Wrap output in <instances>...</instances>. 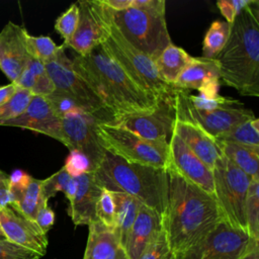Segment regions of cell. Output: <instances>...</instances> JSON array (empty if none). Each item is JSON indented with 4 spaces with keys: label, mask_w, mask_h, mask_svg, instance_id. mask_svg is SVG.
Instances as JSON below:
<instances>
[{
    "label": "cell",
    "mask_w": 259,
    "mask_h": 259,
    "mask_svg": "<svg viewBox=\"0 0 259 259\" xmlns=\"http://www.w3.org/2000/svg\"><path fill=\"white\" fill-rule=\"evenodd\" d=\"M167 206L161 218L162 229L175 257L210 232L223 220L213 195L167 168Z\"/></svg>",
    "instance_id": "6da1fadb"
},
{
    "label": "cell",
    "mask_w": 259,
    "mask_h": 259,
    "mask_svg": "<svg viewBox=\"0 0 259 259\" xmlns=\"http://www.w3.org/2000/svg\"><path fill=\"white\" fill-rule=\"evenodd\" d=\"M72 63L74 70L104 104L111 122L120 115L156 107L159 99L139 86L100 47L86 56L77 55Z\"/></svg>",
    "instance_id": "7a4b0ae2"
},
{
    "label": "cell",
    "mask_w": 259,
    "mask_h": 259,
    "mask_svg": "<svg viewBox=\"0 0 259 259\" xmlns=\"http://www.w3.org/2000/svg\"><path fill=\"white\" fill-rule=\"evenodd\" d=\"M220 79L243 96H259V1L240 11L229 39L217 56Z\"/></svg>",
    "instance_id": "3957f363"
},
{
    "label": "cell",
    "mask_w": 259,
    "mask_h": 259,
    "mask_svg": "<svg viewBox=\"0 0 259 259\" xmlns=\"http://www.w3.org/2000/svg\"><path fill=\"white\" fill-rule=\"evenodd\" d=\"M92 172L102 189L128 194L163 217L168 196L167 169L130 163L107 152Z\"/></svg>",
    "instance_id": "277c9868"
},
{
    "label": "cell",
    "mask_w": 259,
    "mask_h": 259,
    "mask_svg": "<svg viewBox=\"0 0 259 259\" xmlns=\"http://www.w3.org/2000/svg\"><path fill=\"white\" fill-rule=\"evenodd\" d=\"M100 49L116 62L139 86L155 98L175 96L177 90L161 77L155 61L131 45L112 20L109 35Z\"/></svg>",
    "instance_id": "5b68a950"
},
{
    "label": "cell",
    "mask_w": 259,
    "mask_h": 259,
    "mask_svg": "<svg viewBox=\"0 0 259 259\" xmlns=\"http://www.w3.org/2000/svg\"><path fill=\"white\" fill-rule=\"evenodd\" d=\"M112 21L131 45L153 61L172 44L165 11L130 7L112 11Z\"/></svg>",
    "instance_id": "8992f818"
},
{
    "label": "cell",
    "mask_w": 259,
    "mask_h": 259,
    "mask_svg": "<svg viewBox=\"0 0 259 259\" xmlns=\"http://www.w3.org/2000/svg\"><path fill=\"white\" fill-rule=\"evenodd\" d=\"M97 135L108 153L130 163L168 168V143L146 140L132 131L108 122H98Z\"/></svg>",
    "instance_id": "52a82bcc"
},
{
    "label": "cell",
    "mask_w": 259,
    "mask_h": 259,
    "mask_svg": "<svg viewBox=\"0 0 259 259\" xmlns=\"http://www.w3.org/2000/svg\"><path fill=\"white\" fill-rule=\"evenodd\" d=\"M213 196L224 221L247 232L245 203L251 178L222 155L212 169Z\"/></svg>",
    "instance_id": "ba28073f"
},
{
    "label": "cell",
    "mask_w": 259,
    "mask_h": 259,
    "mask_svg": "<svg viewBox=\"0 0 259 259\" xmlns=\"http://www.w3.org/2000/svg\"><path fill=\"white\" fill-rule=\"evenodd\" d=\"M44 65L56 90L71 95L86 113L96 116L102 122H111V117L102 101L74 70L72 60L67 57L63 45L59 46L57 54Z\"/></svg>",
    "instance_id": "9c48e42d"
},
{
    "label": "cell",
    "mask_w": 259,
    "mask_h": 259,
    "mask_svg": "<svg viewBox=\"0 0 259 259\" xmlns=\"http://www.w3.org/2000/svg\"><path fill=\"white\" fill-rule=\"evenodd\" d=\"M258 242L247 232L222 220L199 241L175 259H240Z\"/></svg>",
    "instance_id": "30bf717a"
},
{
    "label": "cell",
    "mask_w": 259,
    "mask_h": 259,
    "mask_svg": "<svg viewBox=\"0 0 259 259\" xmlns=\"http://www.w3.org/2000/svg\"><path fill=\"white\" fill-rule=\"evenodd\" d=\"M77 29L66 48L86 56L99 48L108 37L112 11L102 0L79 1Z\"/></svg>",
    "instance_id": "8fae6325"
},
{
    "label": "cell",
    "mask_w": 259,
    "mask_h": 259,
    "mask_svg": "<svg viewBox=\"0 0 259 259\" xmlns=\"http://www.w3.org/2000/svg\"><path fill=\"white\" fill-rule=\"evenodd\" d=\"M176 119L196 124L213 139L229 132L234 126L253 119V111L242 106L222 108L215 110H201L193 107L186 99L185 91L175 93Z\"/></svg>",
    "instance_id": "7c38bea8"
},
{
    "label": "cell",
    "mask_w": 259,
    "mask_h": 259,
    "mask_svg": "<svg viewBox=\"0 0 259 259\" xmlns=\"http://www.w3.org/2000/svg\"><path fill=\"white\" fill-rule=\"evenodd\" d=\"M174 97L160 98L154 109L123 114L115 117L111 123L123 126L146 140L168 143L176 120Z\"/></svg>",
    "instance_id": "4fadbf2b"
},
{
    "label": "cell",
    "mask_w": 259,
    "mask_h": 259,
    "mask_svg": "<svg viewBox=\"0 0 259 259\" xmlns=\"http://www.w3.org/2000/svg\"><path fill=\"white\" fill-rule=\"evenodd\" d=\"M98 122L102 121L86 112H75L61 118L64 145L70 151L77 150L84 154L91 163L92 171L107 153L96 132Z\"/></svg>",
    "instance_id": "5bb4252c"
},
{
    "label": "cell",
    "mask_w": 259,
    "mask_h": 259,
    "mask_svg": "<svg viewBox=\"0 0 259 259\" xmlns=\"http://www.w3.org/2000/svg\"><path fill=\"white\" fill-rule=\"evenodd\" d=\"M168 168L175 171L186 181L213 195L212 171L174 133L168 143Z\"/></svg>",
    "instance_id": "9a60e30c"
},
{
    "label": "cell",
    "mask_w": 259,
    "mask_h": 259,
    "mask_svg": "<svg viewBox=\"0 0 259 259\" xmlns=\"http://www.w3.org/2000/svg\"><path fill=\"white\" fill-rule=\"evenodd\" d=\"M0 230L4 238L29 249L41 257L47 252L48 238L35 224L10 205L0 208Z\"/></svg>",
    "instance_id": "2e32d148"
},
{
    "label": "cell",
    "mask_w": 259,
    "mask_h": 259,
    "mask_svg": "<svg viewBox=\"0 0 259 259\" xmlns=\"http://www.w3.org/2000/svg\"><path fill=\"white\" fill-rule=\"evenodd\" d=\"M27 30L9 21L0 31V69L14 83L24 68L30 56L26 49Z\"/></svg>",
    "instance_id": "e0dca14e"
},
{
    "label": "cell",
    "mask_w": 259,
    "mask_h": 259,
    "mask_svg": "<svg viewBox=\"0 0 259 259\" xmlns=\"http://www.w3.org/2000/svg\"><path fill=\"white\" fill-rule=\"evenodd\" d=\"M220 65L217 59L193 57L189 65L179 75L173 87L182 91L197 90L200 96L213 98L220 95Z\"/></svg>",
    "instance_id": "ac0fdd59"
},
{
    "label": "cell",
    "mask_w": 259,
    "mask_h": 259,
    "mask_svg": "<svg viewBox=\"0 0 259 259\" xmlns=\"http://www.w3.org/2000/svg\"><path fill=\"white\" fill-rule=\"evenodd\" d=\"M3 125L44 134L64 144L61 118L53 111L48 100L42 96L33 95L26 109L19 116L5 122Z\"/></svg>",
    "instance_id": "d6986e66"
},
{
    "label": "cell",
    "mask_w": 259,
    "mask_h": 259,
    "mask_svg": "<svg viewBox=\"0 0 259 259\" xmlns=\"http://www.w3.org/2000/svg\"><path fill=\"white\" fill-rule=\"evenodd\" d=\"M10 179V206L26 219L34 222L39 208L49 201L42 194L41 180L32 178L21 170L15 171Z\"/></svg>",
    "instance_id": "ffe728a7"
},
{
    "label": "cell",
    "mask_w": 259,
    "mask_h": 259,
    "mask_svg": "<svg viewBox=\"0 0 259 259\" xmlns=\"http://www.w3.org/2000/svg\"><path fill=\"white\" fill-rule=\"evenodd\" d=\"M77 183L76 193L70 202L68 213L76 226L87 225L97 221L96 203L102 192V188L94 180L93 172L75 177Z\"/></svg>",
    "instance_id": "44dd1931"
},
{
    "label": "cell",
    "mask_w": 259,
    "mask_h": 259,
    "mask_svg": "<svg viewBox=\"0 0 259 259\" xmlns=\"http://www.w3.org/2000/svg\"><path fill=\"white\" fill-rule=\"evenodd\" d=\"M173 133L176 134L191 152L212 171L215 161L223 155L215 139L196 124L178 119L175 120Z\"/></svg>",
    "instance_id": "7402d4cb"
},
{
    "label": "cell",
    "mask_w": 259,
    "mask_h": 259,
    "mask_svg": "<svg viewBox=\"0 0 259 259\" xmlns=\"http://www.w3.org/2000/svg\"><path fill=\"white\" fill-rule=\"evenodd\" d=\"M160 229H162L160 215L142 204L123 247L127 259H139L146 246Z\"/></svg>",
    "instance_id": "603a6c76"
},
{
    "label": "cell",
    "mask_w": 259,
    "mask_h": 259,
    "mask_svg": "<svg viewBox=\"0 0 259 259\" xmlns=\"http://www.w3.org/2000/svg\"><path fill=\"white\" fill-rule=\"evenodd\" d=\"M88 239L83 259H127L112 229L95 221L88 226Z\"/></svg>",
    "instance_id": "cb8c5ba5"
},
{
    "label": "cell",
    "mask_w": 259,
    "mask_h": 259,
    "mask_svg": "<svg viewBox=\"0 0 259 259\" xmlns=\"http://www.w3.org/2000/svg\"><path fill=\"white\" fill-rule=\"evenodd\" d=\"M192 58L182 48L170 44L155 60L161 77L173 86L182 71L189 65Z\"/></svg>",
    "instance_id": "d4e9b609"
},
{
    "label": "cell",
    "mask_w": 259,
    "mask_h": 259,
    "mask_svg": "<svg viewBox=\"0 0 259 259\" xmlns=\"http://www.w3.org/2000/svg\"><path fill=\"white\" fill-rule=\"evenodd\" d=\"M111 193L115 203V225L113 232L117 236L121 246L124 247L126 237L142 203L128 194L120 192Z\"/></svg>",
    "instance_id": "484cf974"
},
{
    "label": "cell",
    "mask_w": 259,
    "mask_h": 259,
    "mask_svg": "<svg viewBox=\"0 0 259 259\" xmlns=\"http://www.w3.org/2000/svg\"><path fill=\"white\" fill-rule=\"evenodd\" d=\"M222 154L250 178L259 177V149L230 142H219Z\"/></svg>",
    "instance_id": "4316f807"
},
{
    "label": "cell",
    "mask_w": 259,
    "mask_h": 259,
    "mask_svg": "<svg viewBox=\"0 0 259 259\" xmlns=\"http://www.w3.org/2000/svg\"><path fill=\"white\" fill-rule=\"evenodd\" d=\"M219 142H230L259 149V119L257 117L234 126L215 139Z\"/></svg>",
    "instance_id": "83f0119b"
},
{
    "label": "cell",
    "mask_w": 259,
    "mask_h": 259,
    "mask_svg": "<svg viewBox=\"0 0 259 259\" xmlns=\"http://www.w3.org/2000/svg\"><path fill=\"white\" fill-rule=\"evenodd\" d=\"M231 32V24L223 20H214L208 27L202 44L204 58L215 59L226 46Z\"/></svg>",
    "instance_id": "f1b7e54d"
},
{
    "label": "cell",
    "mask_w": 259,
    "mask_h": 259,
    "mask_svg": "<svg viewBox=\"0 0 259 259\" xmlns=\"http://www.w3.org/2000/svg\"><path fill=\"white\" fill-rule=\"evenodd\" d=\"M245 214L248 235L259 241V177L251 178L246 196Z\"/></svg>",
    "instance_id": "f546056e"
},
{
    "label": "cell",
    "mask_w": 259,
    "mask_h": 259,
    "mask_svg": "<svg viewBox=\"0 0 259 259\" xmlns=\"http://www.w3.org/2000/svg\"><path fill=\"white\" fill-rule=\"evenodd\" d=\"M33 94L26 89L18 87L12 97L0 106V125L19 116L28 106Z\"/></svg>",
    "instance_id": "4dcf8cb0"
},
{
    "label": "cell",
    "mask_w": 259,
    "mask_h": 259,
    "mask_svg": "<svg viewBox=\"0 0 259 259\" xmlns=\"http://www.w3.org/2000/svg\"><path fill=\"white\" fill-rule=\"evenodd\" d=\"M25 40L29 56L44 64L50 61L59 50V46H57L50 36H33L27 32Z\"/></svg>",
    "instance_id": "1f68e13d"
},
{
    "label": "cell",
    "mask_w": 259,
    "mask_h": 259,
    "mask_svg": "<svg viewBox=\"0 0 259 259\" xmlns=\"http://www.w3.org/2000/svg\"><path fill=\"white\" fill-rule=\"evenodd\" d=\"M79 18V6L78 3H73L70 7L62 13L55 22V29L63 37V46L66 49L68 44L71 41L78 25Z\"/></svg>",
    "instance_id": "d6a6232c"
},
{
    "label": "cell",
    "mask_w": 259,
    "mask_h": 259,
    "mask_svg": "<svg viewBox=\"0 0 259 259\" xmlns=\"http://www.w3.org/2000/svg\"><path fill=\"white\" fill-rule=\"evenodd\" d=\"M45 98L48 100L53 111L60 118L75 112H85L83 107L76 99L63 91L55 90L52 94L46 96Z\"/></svg>",
    "instance_id": "836d02e7"
},
{
    "label": "cell",
    "mask_w": 259,
    "mask_h": 259,
    "mask_svg": "<svg viewBox=\"0 0 259 259\" xmlns=\"http://www.w3.org/2000/svg\"><path fill=\"white\" fill-rule=\"evenodd\" d=\"M139 259H175L163 229L154 235Z\"/></svg>",
    "instance_id": "e575fe53"
},
{
    "label": "cell",
    "mask_w": 259,
    "mask_h": 259,
    "mask_svg": "<svg viewBox=\"0 0 259 259\" xmlns=\"http://www.w3.org/2000/svg\"><path fill=\"white\" fill-rule=\"evenodd\" d=\"M185 96L187 101L195 108L201 110H215L222 108H229V107H236L244 105L237 99L228 98L224 96H217L213 98H205L200 95H193L185 91Z\"/></svg>",
    "instance_id": "d590c367"
},
{
    "label": "cell",
    "mask_w": 259,
    "mask_h": 259,
    "mask_svg": "<svg viewBox=\"0 0 259 259\" xmlns=\"http://www.w3.org/2000/svg\"><path fill=\"white\" fill-rule=\"evenodd\" d=\"M96 219L108 229H114L115 225V203L112 193L108 190H102L96 203Z\"/></svg>",
    "instance_id": "8d00e7d4"
},
{
    "label": "cell",
    "mask_w": 259,
    "mask_h": 259,
    "mask_svg": "<svg viewBox=\"0 0 259 259\" xmlns=\"http://www.w3.org/2000/svg\"><path fill=\"white\" fill-rule=\"evenodd\" d=\"M71 178L72 177L65 170V168L62 167L58 172L41 180L42 194L45 198L49 200L51 197L55 196L58 191H63L65 193Z\"/></svg>",
    "instance_id": "74e56055"
},
{
    "label": "cell",
    "mask_w": 259,
    "mask_h": 259,
    "mask_svg": "<svg viewBox=\"0 0 259 259\" xmlns=\"http://www.w3.org/2000/svg\"><path fill=\"white\" fill-rule=\"evenodd\" d=\"M72 178L78 177L82 174L92 172V166L89 159L77 150H71L63 166Z\"/></svg>",
    "instance_id": "f35d334b"
},
{
    "label": "cell",
    "mask_w": 259,
    "mask_h": 259,
    "mask_svg": "<svg viewBox=\"0 0 259 259\" xmlns=\"http://www.w3.org/2000/svg\"><path fill=\"white\" fill-rule=\"evenodd\" d=\"M41 256L6 239L0 240V259H39Z\"/></svg>",
    "instance_id": "ab89813d"
},
{
    "label": "cell",
    "mask_w": 259,
    "mask_h": 259,
    "mask_svg": "<svg viewBox=\"0 0 259 259\" xmlns=\"http://www.w3.org/2000/svg\"><path fill=\"white\" fill-rule=\"evenodd\" d=\"M31 72L34 75V84L31 89V93L34 96L46 97L56 90L54 83L46 71V68L37 69Z\"/></svg>",
    "instance_id": "60d3db41"
},
{
    "label": "cell",
    "mask_w": 259,
    "mask_h": 259,
    "mask_svg": "<svg viewBox=\"0 0 259 259\" xmlns=\"http://www.w3.org/2000/svg\"><path fill=\"white\" fill-rule=\"evenodd\" d=\"M251 1L252 0H221L217 2V5L223 16L227 19L226 21L232 24L240 11L248 6Z\"/></svg>",
    "instance_id": "b9f144b4"
},
{
    "label": "cell",
    "mask_w": 259,
    "mask_h": 259,
    "mask_svg": "<svg viewBox=\"0 0 259 259\" xmlns=\"http://www.w3.org/2000/svg\"><path fill=\"white\" fill-rule=\"evenodd\" d=\"M34 222L45 234H47L52 229V227L55 224V212L49 206L48 203L44 204L39 208V210L36 213Z\"/></svg>",
    "instance_id": "7bdbcfd3"
},
{
    "label": "cell",
    "mask_w": 259,
    "mask_h": 259,
    "mask_svg": "<svg viewBox=\"0 0 259 259\" xmlns=\"http://www.w3.org/2000/svg\"><path fill=\"white\" fill-rule=\"evenodd\" d=\"M11 203V179L8 174L0 170V208Z\"/></svg>",
    "instance_id": "ee69618b"
},
{
    "label": "cell",
    "mask_w": 259,
    "mask_h": 259,
    "mask_svg": "<svg viewBox=\"0 0 259 259\" xmlns=\"http://www.w3.org/2000/svg\"><path fill=\"white\" fill-rule=\"evenodd\" d=\"M166 2L164 0H132L131 7L150 9L156 11H165Z\"/></svg>",
    "instance_id": "f6af8a7d"
},
{
    "label": "cell",
    "mask_w": 259,
    "mask_h": 259,
    "mask_svg": "<svg viewBox=\"0 0 259 259\" xmlns=\"http://www.w3.org/2000/svg\"><path fill=\"white\" fill-rule=\"evenodd\" d=\"M102 2L113 12L125 10L132 5V0H102Z\"/></svg>",
    "instance_id": "bcb514c9"
},
{
    "label": "cell",
    "mask_w": 259,
    "mask_h": 259,
    "mask_svg": "<svg viewBox=\"0 0 259 259\" xmlns=\"http://www.w3.org/2000/svg\"><path fill=\"white\" fill-rule=\"evenodd\" d=\"M17 88L18 86L12 82H10L7 85L0 86V106L12 97V95L16 92Z\"/></svg>",
    "instance_id": "7dc6e473"
},
{
    "label": "cell",
    "mask_w": 259,
    "mask_h": 259,
    "mask_svg": "<svg viewBox=\"0 0 259 259\" xmlns=\"http://www.w3.org/2000/svg\"><path fill=\"white\" fill-rule=\"evenodd\" d=\"M258 256H259L258 242H254L251 248L240 259H258Z\"/></svg>",
    "instance_id": "c3c4849f"
},
{
    "label": "cell",
    "mask_w": 259,
    "mask_h": 259,
    "mask_svg": "<svg viewBox=\"0 0 259 259\" xmlns=\"http://www.w3.org/2000/svg\"><path fill=\"white\" fill-rule=\"evenodd\" d=\"M76 189H77V183H76V180L75 178H71L69 184H68V187H67V190L65 192V195L66 197L68 198L69 201H71L76 193Z\"/></svg>",
    "instance_id": "681fc988"
},
{
    "label": "cell",
    "mask_w": 259,
    "mask_h": 259,
    "mask_svg": "<svg viewBox=\"0 0 259 259\" xmlns=\"http://www.w3.org/2000/svg\"><path fill=\"white\" fill-rule=\"evenodd\" d=\"M3 239H5L3 236H0V240H3Z\"/></svg>",
    "instance_id": "f907efd6"
},
{
    "label": "cell",
    "mask_w": 259,
    "mask_h": 259,
    "mask_svg": "<svg viewBox=\"0 0 259 259\" xmlns=\"http://www.w3.org/2000/svg\"><path fill=\"white\" fill-rule=\"evenodd\" d=\"M0 236H3V235H2V232H1V230H0ZM3 237H4V236H3Z\"/></svg>",
    "instance_id": "816d5d0a"
}]
</instances>
